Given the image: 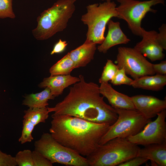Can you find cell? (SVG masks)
Wrapping results in <instances>:
<instances>
[{
    "mask_svg": "<svg viewBox=\"0 0 166 166\" xmlns=\"http://www.w3.org/2000/svg\"><path fill=\"white\" fill-rule=\"evenodd\" d=\"M79 81L69 88L64 99L53 107H47L53 115H67L90 122L107 123L110 125L117 120L115 109L104 101L99 92V86L93 82H87L82 75Z\"/></svg>",
    "mask_w": 166,
    "mask_h": 166,
    "instance_id": "1",
    "label": "cell"
},
{
    "mask_svg": "<svg viewBox=\"0 0 166 166\" xmlns=\"http://www.w3.org/2000/svg\"><path fill=\"white\" fill-rule=\"evenodd\" d=\"M49 131L62 145L86 157L94 152L110 124L92 122L67 115H52Z\"/></svg>",
    "mask_w": 166,
    "mask_h": 166,
    "instance_id": "2",
    "label": "cell"
},
{
    "mask_svg": "<svg viewBox=\"0 0 166 166\" xmlns=\"http://www.w3.org/2000/svg\"><path fill=\"white\" fill-rule=\"evenodd\" d=\"M76 0H58L50 8L43 11L37 19V27L32 31L39 40L51 38L63 31L75 10Z\"/></svg>",
    "mask_w": 166,
    "mask_h": 166,
    "instance_id": "3",
    "label": "cell"
},
{
    "mask_svg": "<svg viewBox=\"0 0 166 166\" xmlns=\"http://www.w3.org/2000/svg\"><path fill=\"white\" fill-rule=\"evenodd\" d=\"M140 148L127 138L117 137L99 145L86 157L89 166H115L137 156Z\"/></svg>",
    "mask_w": 166,
    "mask_h": 166,
    "instance_id": "4",
    "label": "cell"
},
{
    "mask_svg": "<svg viewBox=\"0 0 166 166\" xmlns=\"http://www.w3.org/2000/svg\"><path fill=\"white\" fill-rule=\"evenodd\" d=\"M117 5L114 2H105L87 6V13L81 20L88 26L86 40L101 44L105 39L104 32L108 21L113 17H118Z\"/></svg>",
    "mask_w": 166,
    "mask_h": 166,
    "instance_id": "5",
    "label": "cell"
},
{
    "mask_svg": "<svg viewBox=\"0 0 166 166\" xmlns=\"http://www.w3.org/2000/svg\"><path fill=\"white\" fill-rule=\"evenodd\" d=\"M34 150L38 151L53 164L67 166H89L86 158L56 140L50 133H43L35 142Z\"/></svg>",
    "mask_w": 166,
    "mask_h": 166,
    "instance_id": "6",
    "label": "cell"
},
{
    "mask_svg": "<svg viewBox=\"0 0 166 166\" xmlns=\"http://www.w3.org/2000/svg\"><path fill=\"white\" fill-rule=\"evenodd\" d=\"M114 109L118 115L117 119L102 137L100 145L115 138H127L134 136L142 130L151 121L145 118L136 109Z\"/></svg>",
    "mask_w": 166,
    "mask_h": 166,
    "instance_id": "7",
    "label": "cell"
},
{
    "mask_svg": "<svg viewBox=\"0 0 166 166\" xmlns=\"http://www.w3.org/2000/svg\"><path fill=\"white\" fill-rule=\"evenodd\" d=\"M120 5L117 7L118 18L127 23L134 34L142 37L144 29L141 27L142 19L148 12L155 13L157 10L151 7L159 4L164 5V0H117Z\"/></svg>",
    "mask_w": 166,
    "mask_h": 166,
    "instance_id": "8",
    "label": "cell"
},
{
    "mask_svg": "<svg viewBox=\"0 0 166 166\" xmlns=\"http://www.w3.org/2000/svg\"><path fill=\"white\" fill-rule=\"evenodd\" d=\"M115 62L119 69L123 68L126 74L130 75L134 80L155 74L152 64L134 47H118Z\"/></svg>",
    "mask_w": 166,
    "mask_h": 166,
    "instance_id": "9",
    "label": "cell"
},
{
    "mask_svg": "<svg viewBox=\"0 0 166 166\" xmlns=\"http://www.w3.org/2000/svg\"><path fill=\"white\" fill-rule=\"evenodd\" d=\"M154 121H150L140 132L127 138L132 143L144 146L154 144H160L166 142V110H164L157 114Z\"/></svg>",
    "mask_w": 166,
    "mask_h": 166,
    "instance_id": "10",
    "label": "cell"
},
{
    "mask_svg": "<svg viewBox=\"0 0 166 166\" xmlns=\"http://www.w3.org/2000/svg\"><path fill=\"white\" fill-rule=\"evenodd\" d=\"M157 34L155 30L147 31L144 29L142 40L134 47L144 57L152 61L162 60L165 56L163 52L164 49L157 40Z\"/></svg>",
    "mask_w": 166,
    "mask_h": 166,
    "instance_id": "11",
    "label": "cell"
},
{
    "mask_svg": "<svg viewBox=\"0 0 166 166\" xmlns=\"http://www.w3.org/2000/svg\"><path fill=\"white\" fill-rule=\"evenodd\" d=\"M136 110L147 119H151L166 109V100L154 96L137 95L131 97Z\"/></svg>",
    "mask_w": 166,
    "mask_h": 166,
    "instance_id": "12",
    "label": "cell"
},
{
    "mask_svg": "<svg viewBox=\"0 0 166 166\" xmlns=\"http://www.w3.org/2000/svg\"><path fill=\"white\" fill-rule=\"evenodd\" d=\"M99 92L114 109H136L131 97L117 91L108 82L101 83Z\"/></svg>",
    "mask_w": 166,
    "mask_h": 166,
    "instance_id": "13",
    "label": "cell"
},
{
    "mask_svg": "<svg viewBox=\"0 0 166 166\" xmlns=\"http://www.w3.org/2000/svg\"><path fill=\"white\" fill-rule=\"evenodd\" d=\"M108 31L107 35L100 45L98 46V51L105 53L112 47L121 44H126L130 40L121 30L119 22H114L110 19L108 22Z\"/></svg>",
    "mask_w": 166,
    "mask_h": 166,
    "instance_id": "14",
    "label": "cell"
},
{
    "mask_svg": "<svg viewBox=\"0 0 166 166\" xmlns=\"http://www.w3.org/2000/svg\"><path fill=\"white\" fill-rule=\"evenodd\" d=\"M79 77L68 75L50 76L44 78L38 86L40 88H49L55 97L61 95L64 89L79 81Z\"/></svg>",
    "mask_w": 166,
    "mask_h": 166,
    "instance_id": "15",
    "label": "cell"
},
{
    "mask_svg": "<svg viewBox=\"0 0 166 166\" xmlns=\"http://www.w3.org/2000/svg\"><path fill=\"white\" fill-rule=\"evenodd\" d=\"M96 45L92 41L86 40L82 45L69 52L75 68L86 66L93 59L97 49Z\"/></svg>",
    "mask_w": 166,
    "mask_h": 166,
    "instance_id": "16",
    "label": "cell"
},
{
    "mask_svg": "<svg viewBox=\"0 0 166 166\" xmlns=\"http://www.w3.org/2000/svg\"><path fill=\"white\" fill-rule=\"evenodd\" d=\"M139 149L136 156L150 160L152 165L166 166V142L144 146Z\"/></svg>",
    "mask_w": 166,
    "mask_h": 166,
    "instance_id": "17",
    "label": "cell"
},
{
    "mask_svg": "<svg viewBox=\"0 0 166 166\" xmlns=\"http://www.w3.org/2000/svg\"><path fill=\"white\" fill-rule=\"evenodd\" d=\"M166 85V75H146L133 80L132 86L134 88L158 91Z\"/></svg>",
    "mask_w": 166,
    "mask_h": 166,
    "instance_id": "18",
    "label": "cell"
},
{
    "mask_svg": "<svg viewBox=\"0 0 166 166\" xmlns=\"http://www.w3.org/2000/svg\"><path fill=\"white\" fill-rule=\"evenodd\" d=\"M55 98L51 94L50 89L47 87L41 92L25 96L22 104L29 108L44 107L49 105V100H53Z\"/></svg>",
    "mask_w": 166,
    "mask_h": 166,
    "instance_id": "19",
    "label": "cell"
},
{
    "mask_svg": "<svg viewBox=\"0 0 166 166\" xmlns=\"http://www.w3.org/2000/svg\"><path fill=\"white\" fill-rule=\"evenodd\" d=\"M75 68V64L68 53L50 68V76L70 75Z\"/></svg>",
    "mask_w": 166,
    "mask_h": 166,
    "instance_id": "20",
    "label": "cell"
},
{
    "mask_svg": "<svg viewBox=\"0 0 166 166\" xmlns=\"http://www.w3.org/2000/svg\"><path fill=\"white\" fill-rule=\"evenodd\" d=\"M24 113L23 118L29 121L35 126L41 123H45L49 113L46 107L29 108Z\"/></svg>",
    "mask_w": 166,
    "mask_h": 166,
    "instance_id": "21",
    "label": "cell"
},
{
    "mask_svg": "<svg viewBox=\"0 0 166 166\" xmlns=\"http://www.w3.org/2000/svg\"><path fill=\"white\" fill-rule=\"evenodd\" d=\"M118 69L117 65L114 63L112 60L108 59L99 79V83L101 84L108 82L113 78Z\"/></svg>",
    "mask_w": 166,
    "mask_h": 166,
    "instance_id": "22",
    "label": "cell"
},
{
    "mask_svg": "<svg viewBox=\"0 0 166 166\" xmlns=\"http://www.w3.org/2000/svg\"><path fill=\"white\" fill-rule=\"evenodd\" d=\"M14 157L17 165L18 166H34L32 152L29 149L18 152Z\"/></svg>",
    "mask_w": 166,
    "mask_h": 166,
    "instance_id": "23",
    "label": "cell"
},
{
    "mask_svg": "<svg viewBox=\"0 0 166 166\" xmlns=\"http://www.w3.org/2000/svg\"><path fill=\"white\" fill-rule=\"evenodd\" d=\"M22 124L21 135L18 139V141L22 144L31 142L34 139L32 133L35 126L29 121L24 119Z\"/></svg>",
    "mask_w": 166,
    "mask_h": 166,
    "instance_id": "24",
    "label": "cell"
},
{
    "mask_svg": "<svg viewBox=\"0 0 166 166\" xmlns=\"http://www.w3.org/2000/svg\"><path fill=\"white\" fill-rule=\"evenodd\" d=\"M133 80L128 77L123 68L119 69L113 78L111 80V83L114 85H125L131 86Z\"/></svg>",
    "mask_w": 166,
    "mask_h": 166,
    "instance_id": "25",
    "label": "cell"
},
{
    "mask_svg": "<svg viewBox=\"0 0 166 166\" xmlns=\"http://www.w3.org/2000/svg\"><path fill=\"white\" fill-rule=\"evenodd\" d=\"M15 17L12 8V0H0V18L14 19Z\"/></svg>",
    "mask_w": 166,
    "mask_h": 166,
    "instance_id": "26",
    "label": "cell"
},
{
    "mask_svg": "<svg viewBox=\"0 0 166 166\" xmlns=\"http://www.w3.org/2000/svg\"><path fill=\"white\" fill-rule=\"evenodd\" d=\"M34 166H52L53 164L41 154L34 150L32 152Z\"/></svg>",
    "mask_w": 166,
    "mask_h": 166,
    "instance_id": "27",
    "label": "cell"
},
{
    "mask_svg": "<svg viewBox=\"0 0 166 166\" xmlns=\"http://www.w3.org/2000/svg\"><path fill=\"white\" fill-rule=\"evenodd\" d=\"M15 157L2 152L0 149V166H16Z\"/></svg>",
    "mask_w": 166,
    "mask_h": 166,
    "instance_id": "28",
    "label": "cell"
},
{
    "mask_svg": "<svg viewBox=\"0 0 166 166\" xmlns=\"http://www.w3.org/2000/svg\"><path fill=\"white\" fill-rule=\"evenodd\" d=\"M159 33L156 36V39L158 43L164 50L166 49V25L163 24L159 28Z\"/></svg>",
    "mask_w": 166,
    "mask_h": 166,
    "instance_id": "29",
    "label": "cell"
},
{
    "mask_svg": "<svg viewBox=\"0 0 166 166\" xmlns=\"http://www.w3.org/2000/svg\"><path fill=\"white\" fill-rule=\"evenodd\" d=\"M148 160L144 158L136 156L130 160L119 164L118 166H139Z\"/></svg>",
    "mask_w": 166,
    "mask_h": 166,
    "instance_id": "30",
    "label": "cell"
},
{
    "mask_svg": "<svg viewBox=\"0 0 166 166\" xmlns=\"http://www.w3.org/2000/svg\"><path fill=\"white\" fill-rule=\"evenodd\" d=\"M152 67L155 74L161 75H166V61H161L157 64H152Z\"/></svg>",
    "mask_w": 166,
    "mask_h": 166,
    "instance_id": "31",
    "label": "cell"
},
{
    "mask_svg": "<svg viewBox=\"0 0 166 166\" xmlns=\"http://www.w3.org/2000/svg\"><path fill=\"white\" fill-rule=\"evenodd\" d=\"M68 43L66 41H62L60 39L58 42L54 45L53 50L50 53L51 55L55 53H59L63 51Z\"/></svg>",
    "mask_w": 166,
    "mask_h": 166,
    "instance_id": "32",
    "label": "cell"
},
{
    "mask_svg": "<svg viewBox=\"0 0 166 166\" xmlns=\"http://www.w3.org/2000/svg\"><path fill=\"white\" fill-rule=\"evenodd\" d=\"M103 1H105V2H111V0H100Z\"/></svg>",
    "mask_w": 166,
    "mask_h": 166,
    "instance_id": "33",
    "label": "cell"
}]
</instances>
